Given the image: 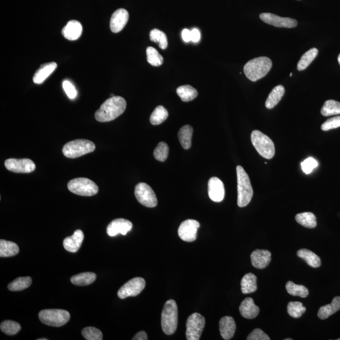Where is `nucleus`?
I'll use <instances>...</instances> for the list:
<instances>
[{"label": "nucleus", "instance_id": "c85d7f7f", "mask_svg": "<svg viewBox=\"0 0 340 340\" xmlns=\"http://www.w3.org/2000/svg\"><path fill=\"white\" fill-rule=\"evenodd\" d=\"M297 255L299 257L305 260L309 266L313 267V268H317L322 264V261L319 256L310 250L301 249L298 251Z\"/></svg>", "mask_w": 340, "mask_h": 340}, {"label": "nucleus", "instance_id": "a19ab883", "mask_svg": "<svg viewBox=\"0 0 340 340\" xmlns=\"http://www.w3.org/2000/svg\"><path fill=\"white\" fill-rule=\"evenodd\" d=\"M306 308L300 302H290L288 306V314L294 318H299L305 313Z\"/></svg>", "mask_w": 340, "mask_h": 340}, {"label": "nucleus", "instance_id": "393cba45", "mask_svg": "<svg viewBox=\"0 0 340 340\" xmlns=\"http://www.w3.org/2000/svg\"><path fill=\"white\" fill-rule=\"evenodd\" d=\"M257 277L252 273H249L242 277L241 281V289L242 294L253 293L257 290Z\"/></svg>", "mask_w": 340, "mask_h": 340}, {"label": "nucleus", "instance_id": "39448f33", "mask_svg": "<svg viewBox=\"0 0 340 340\" xmlns=\"http://www.w3.org/2000/svg\"><path fill=\"white\" fill-rule=\"evenodd\" d=\"M96 145L87 139H76L69 142L64 146L63 155L68 158H77L93 152Z\"/></svg>", "mask_w": 340, "mask_h": 340}, {"label": "nucleus", "instance_id": "ddd939ff", "mask_svg": "<svg viewBox=\"0 0 340 340\" xmlns=\"http://www.w3.org/2000/svg\"><path fill=\"white\" fill-rule=\"evenodd\" d=\"M199 228L200 223L196 220H186L178 228V236L184 241H194L197 239V230Z\"/></svg>", "mask_w": 340, "mask_h": 340}, {"label": "nucleus", "instance_id": "ea45409f", "mask_svg": "<svg viewBox=\"0 0 340 340\" xmlns=\"http://www.w3.org/2000/svg\"><path fill=\"white\" fill-rule=\"evenodd\" d=\"M0 329L7 335L12 336L17 334L21 330V326L19 323L13 320H5L0 325Z\"/></svg>", "mask_w": 340, "mask_h": 340}, {"label": "nucleus", "instance_id": "603ef678", "mask_svg": "<svg viewBox=\"0 0 340 340\" xmlns=\"http://www.w3.org/2000/svg\"><path fill=\"white\" fill-rule=\"evenodd\" d=\"M338 63H339V65H340V54H339V56L338 58Z\"/></svg>", "mask_w": 340, "mask_h": 340}, {"label": "nucleus", "instance_id": "473e14b6", "mask_svg": "<svg viewBox=\"0 0 340 340\" xmlns=\"http://www.w3.org/2000/svg\"><path fill=\"white\" fill-rule=\"evenodd\" d=\"M295 220L302 225L303 226L307 228H314L317 225L316 217L312 213H303L297 214Z\"/></svg>", "mask_w": 340, "mask_h": 340}, {"label": "nucleus", "instance_id": "6ab92c4d", "mask_svg": "<svg viewBox=\"0 0 340 340\" xmlns=\"http://www.w3.org/2000/svg\"><path fill=\"white\" fill-rule=\"evenodd\" d=\"M84 239V234L82 230L75 231L73 235L67 237L63 241V246L65 250L71 253H76L82 246Z\"/></svg>", "mask_w": 340, "mask_h": 340}, {"label": "nucleus", "instance_id": "6e6d98bb", "mask_svg": "<svg viewBox=\"0 0 340 340\" xmlns=\"http://www.w3.org/2000/svg\"><path fill=\"white\" fill-rule=\"evenodd\" d=\"M292 72H291V73L290 74V77H292Z\"/></svg>", "mask_w": 340, "mask_h": 340}, {"label": "nucleus", "instance_id": "8fccbe9b", "mask_svg": "<svg viewBox=\"0 0 340 340\" xmlns=\"http://www.w3.org/2000/svg\"><path fill=\"white\" fill-rule=\"evenodd\" d=\"M182 37L184 42L189 43L191 41V32L190 30L185 29L182 30Z\"/></svg>", "mask_w": 340, "mask_h": 340}, {"label": "nucleus", "instance_id": "4c0bfd02", "mask_svg": "<svg viewBox=\"0 0 340 340\" xmlns=\"http://www.w3.org/2000/svg\"><path fill=\"white\" fill-rule=\"evenodd\" d=\"M150 40L158 44L161 49H166L168 47V39L166 35L161 30L155 29L149 33Z\"/></svg>", "mask_w": 340, "mask_h": 340}, {"label": "nucleus", "instance_id": "1a4fd4ad", "mask_svg": "<svg viewBox=\"0 0 340 340\" xmlns=\"http://www.w3.org/2000/svg\"><path fill=\"white\" fill-rule=\"evenodd\" d=\"M205 317L195 313L188 317L186 323V338L188 340H199L205 327Z\"/></svg>", "mask_w": 340, "mask_h": 340}, {"label": "nucleus", "instance_id": "09e8293b", "mask_svg": "<svg viewBox=\"0 0 340 340\" xmlns=\"http://www.w3.org/2000/svg\"><path fill=\"white\" fill-rule=\"evenodd\" d=\"M191 41L193 43H197L200 41V38H201V34H200V32L199 29H195L191 30Z\"/></svg>", "mask_w": 340, "mask_h": 340}, {"label": "nucleus", "instance_id": "58836bf2", "mask_svg": "<svg viewBox=\"0 0 340 340\" xmlns=\"http://www.w3.org/2000/svg\"><path fill=\"white\" fill-rule=\"evenodd\" d=\"M147 61L150 65L157 67L163 63V58L154 47H148L146 49Z\"/></svg>", "mask_w": 340, "mask_h": 340}, {"label": "nucleus", "instance_id": "49530a36", "mask_svg": "<svg viewBox=\"0 0 340 340\" xmlns=\"http://www.w3.org/2000/svg\"><path fill=\"white\" fill-rule=\"evenodd\" d=\"M63 88L64 90H65L67 96H68L69 99L72 100L76 98L77 96L76 88L74 87V85H72L69 81H64L63 83Z\"/></svg>", "mask_w": 340, "mask_h": 340}, {"label": "nucleus", "instance_id": "dca6fc26", "mask_svg": "<svg viewBox=\"0 0 340 340\" xmlns=\"http://www.w3.org/2000/svg\"><path fill=\"white\" fill-rule=\"evenodd\" d=\"M209 196L213 202H222L225 196L224 184L219 178L212 177L208 183Z\"/></svg>", "mask_w": 340, "mask_h": 340}, {"label": "nucleus", "instance_id": "20e7f679", "mask_svg": "<svg viewBox=\"0 0 340 340\" xmlns=\"http://www.w3.org/2000/svg\"><path fill=\"white\" fill-rule=\"evenodd\" d=\"M161 328L167 335H171L177 330L178 326V307L174 300H167L161 313Z\"/></svg>", "mask_w": 340, "mask_h": 340}, {"label": "nucleus", "instance_id": "72a5a7b5", "mask_svg": "<svg viewBox=\"0 0 340 340\" xmlns=\"http://www.w3.org/2000/svg\"><path fill=\"white\" fill-rule=\"evenodd\" d=\"M168 117V111L163 106H158L153 111L150 117V122L153 125H157L162 124Z\"/></svg>", "mask_w": 340, "mask_h": 340}, {"label": "nucleus", "instance_id": "de8ad7c7", "mask_svg": "<svg viewBox=\"0 0 340 340\" xmlns=\"http://www.w3.org/2000/svg\"><path fill=\"white\" fill-rule=\"evenodd\" d=\"M248 340H270V337L260 329L256 328L251 333Z\"/></svg>", "mask_w": 340, "mask_h": 340}, {"label": "nucleus", "instance_id": "2eb2a0df", "mask_svg": "<svg viewBox=\"0 0 340 340\" xmlns=\"http://www.w3.org/2000/svg\"><path fill=\"white\" fill-rule=\"evenodd\" d=\"M129 15L126 10L120 8L114 12L111 16L110 27L111 31L119 33L123 30L129 21Z\"/></svg>", "mask_w": 340, "mask_h": 340}, {"label": "nucleus", "instance_id": "b1692460", "mask_svg": "<svg viewBox=\"0 0 340 340\" xmlns=\"http://www.w3.org/2000/svg\"><path fill=\"white\" fill-rule=\"evenodd\" d=\"M339 310L340 297L336 296L334 298L332 302L330 305L322 306L320 308L317 316L320 319H326Z\"/></svg>", "mask_w": 340, "mask_h": 340}, {"label": "nucleus", "instance_id": "412c9836", "mask_svg": "<svg viewBox=\"0 0 340 340\" xmlns=\"http://www.w3.org/2000/svg\"><path fill=\"white\" fill-rule=\"evenodd\" d=\"M83 27L80 22L77 21H71L68 22L66 26L62 30V34L66 40L76 41L82 35Z\"/></svg>", "mask_w": 340, "mask_h": 340}, {"label": "nucleus", "instance_id": "f3484780", "mask_svg": "<svg viewBox=\"0 0 340 340\" xmlns=\"http://www.w3.org/2000/svg\"><path fill=\"white\" fill-rule=\"evenodd\" d=\"M133 224L125 219H117L111 221L107 228V235L110 237L116 236L119 234L126 235L132 230Z\"/></svg>", "mask_w": 340, "mask_h": 340}, {"label": "nucleus", "instance_id": "c03bdc74", "mask_svg": "<svg viewBox=\"0 0 340 340\" xmlns=\"http://www.w3.org/2000/svg\"><path fill=\"white\" fill-rule=\"evenodd\" d=\"M318 166V163L313 158H308L301 163L303 171L306 174H310L314 168Z\"/></svg>", "mask_w": 340, "mask_h": 340}, {"label": "nucleus", "instance_id": "864d4df0", "mask_svg": "<svg viewBox=\"0 0 340 340\" xmlns=\"http://www.w3.org/2000/svg\"><path fill=\"white\" fill-rule=\"evenodd\" d=\"M38 340H47L46 338H41V339H38Z\"/></svg>", "mask_w": 340, "mask_h": 340}, {"label": "nucleus", "instance_id": "4468645a", "mask_svg": "<svg viewBox=\"0 0 340 340\" xmlns=\"http://www.w3.org/2000/svg\"><path fill=\"white\" fill-rule=\"evenodd\" d=\"M260 18L265 23L276 27L294 28L297 26V22L295 19L281 17V16L270 13L260 14Z\"/></svg>", "mask_w": 340, "mask_h": 340}, {"label": "nucleus", "instance_id": "c756f323", "mask_svg": "<svg viewBox=\"0 0 340 340\" xmlns=\"http://www.w3.org/2000/svg\"><path fill=\"white\" fill-rule=\"evenodd\" d=\"M97 275L94 273L85 272L72 276L71 281L74 285L85 286L93 283L96 280Z\"/></svg>", "mask_w": 340, "mask_h": 340}, {"label": "nucleus", "instance_id": "0eeeda50", "mask_svg": "<svg viewBox=\"0 0 340 340\" xmlns=\"http://www.w3.org/2000/svg\"><path fill=\"white\" fill-rule=\"evenodd\" d=\"M41 322L53 327H61L70 319L69 312L63 309H45L39 314Z\"/></svg>", "mask_w": 340, "mask_h": 340}, {"label": "nucleus", "instance_id": "7c9ffc66", "mask_svg": "<svg viewBox=\"0 0 340 340\" xmlns=\"http://www.w3.org/2000/svg\"><path fill=\"white\" fill-rule=\"evenodd\" d=\"M177 93L183 102H188L196 98L198 91L191 85H183L177 89Z\"/></svg>", "mask_w": 340, "mask_h": 340}, {"label": "nucleus", "instance_id": "a18cd8bd", "mask_svg": "<svg viewBox=\"0 0 340 340\" xmlns=\"http://www.w3.org/2000/svg\"><path fill=\"white\" fill-rule=\"evenodd\" d=\"M340 127V116L329 119L322 125V129L328 131Z\"/></svg>", "mask_w": 340, "mask_h": 340}, {"label": "nucleus", "instance_id": "bb28decb", "mask_svg": "<svg viewBox=\"0 0 340 340\" xmlns=\"http://www.w3.org/2000/svg\"><path fill=\"white\" fill-rule=\"evenodd\" d=\"M193 127L189 125H184L178 132V139L183 149L191 148L192 138L193 135Z\"/></svg>", "mask_w": 340, "mask_h": 340}, {"label": "nucleus", "instance_id": "9d476101", "mask_svg": "<svg viewBox=\"0 0 340 340\" xmlns=\"http://www.w3.org/2000/svg\"><path fill=\"white\" fill-rule=\"evenodd\" d=\"M135 193L138 201L145 207L153 208L157 205V197L155 192L147 184H138L136 186Z\"/></svg>", "mask_w": 340, "mask_h": 340}, {"label": "nucleus", "instance_id": "f03ea898", "mask_svg": "<svg viewBox=\"0 0 340 340\" xmlns=\"http://www.w3.org/2000/svg\"><path fill=\"white\" fill-rule=\"evenodd\" d=\"M272 67V62L267 57L254 58L248 62L244 66V72L246 77L252 82L263 79L269 73Z\"/></svg>", "mask_w": 340, "mask_h": 340}, {"label": "nucleus", "instance_id": "aec40b11", "mask_svg": "<svg viewBox=\"0 0 340 340\" xmlns=\"http://www.w3.org/2000/svg\"><path fill=\"white\" fill-rule=\"evenodd\" d=\"M236 330V323L232 317L224 316L220 320L219 331L223 339L230 340L232 338Z\"/></svg>", "mask_w": 340, "mask_h": 340}, {"label": "nucleus", "instance_id": "f8f14e48", "mask_svg": "<svg viewBox=\"0 0 340 340\" xmlns=\"http://www.w3.org/2000/svg\"><path fill=\"white\" fill-rule=\"evenodd\" d=\"M5 166L8 171L16 174H29L35 169L36 166L33 161L30 159H8L5 162Z\"/></svg>", "mask_w": 340, "mask_h": 340}, {"label": "nucleus", "instance_id": "5701e85b", "mask_svg": "<svg viewBox=\"0 0 340 340\" xmlns=\"http://www.w3.org/2000/svg\"><path fill=\"white\" fill-rule=\"evenodd\" d=\"M57 66V64L54 62L42 65L33 76V82L35 84H41L54 72Z\"/></svg>", "mask_w": 340, "mask_h": 340}, {"label": "nucleus", "instance_id": "c9c22d12", "mask_svg": "<svg viewBox=\"0 0 340 340\" xmlns=\"http://www.w3.org/2000/svg\"><path fill=\"white\" fill-rule=\"evenodd\" d=\"M32 281V278L30 277H19L8 284V288L13 292L23 291L29 288Z\"/></svg>", "mask_w": 340, "mask_h": 340}, {"label": "nucleus", "instance_id": "4d7b16f0", "mask_svg": "<svg viewBox=\"0 0 340 340\" xmlns=\"http://www.w3.org/2000/svg\"><path fill=\"white\" fill-rule=\"evenodd\" d=\"M338 340H340V338H338Z\"/></svg>", "mask_w": 340, "mask_h": 340}, {"label": "nucleus", "instance_id": "423d86ee", "mask_svg": "<svg viewBox=\"0 0 340 340\" xmlns=\"http://www.w3.org/2000/svg\"><path fill=\"white\" fill-rule=\"evenodd\" d=\"M251 139L253 146L262 157L270 160L274 157L275 145L269 136L260 131L255 130L253 131Z\"/></svg>", "mask_w": 340, "mask_h": 340}, {"label": "nucleus", "instance_id": "7ed1b4c3", "mask_svg": "<svg viewBox=\"0 0 340 340\" xmlns=\"http://www.w3.org/2000/svg\"><path fill=\"white\" fill-rule=\"evenodd\" d=\"M238 180V205L246 207L249 204L253 196V191L249 175L241 166L236 167Z\"/></svg>", "mask_w": 340, "mask_h": 340}, {"label": "nucleus", "instance_id": "4be33fe9", "mask_svg": "<svg viewBox=\"0 0 340 340\" xmlns=\"http://www.w3.org/2000/svg\"><path fill=\"white\" fill-rule=\"evenodd\" d=\"M239 312L241 316L247 319H254L260 313V309L254 303L251 297L246 298L239 306Z\"/></svg>", "mask_w": 340, "mask_h": 340}, {"label": "nucleus", "instance_id": "e433bc0d", "mask_svg": "<svg viewBox=\"0 0 340 340\" xmlns=\"http://www.w3.org/2000/svg\"><path fill=\"white\" fill-rule=\"evenodd\" d=\"M286 290L290 295L294 296H299L300 297H307L309 295V291L305 286L297 285L291 281H289L286 284Z\"/></svg>", "mask_w": 340, "mask_h": 340}, {"label": "nucleus", "instance_id": "6e6552de", "mask_svg": "<svg viewBox=\"0 0 340 340\" xmlns=\"http://www.w3.org/2000/svg\"><path fill=\"white\" fill-rule=\"evenodd\" d=\"M68 188L72 193L80 196L91 197L99 192V186L86 178H77L69 181Z\"/></svg>", "mask_w": 340, "mask_h": 340}, {"label": "nucleus", "instance_id": "f704fd0d", "mask_svg": "<svg viewBox=\"0 0 340 340\" xmlns=\"http://www.w3.org/2000/svg\"><path fill=\"white\" fill-rule=\"evenodd\" d=\"M320 113L325 117L339 115L340 114V103L333 100H329L325 102Z\"/></svg>", "mask_w": 340, "mask_h": 340}, {"label": "nucleus", "instance_id": "cd10ccee", "mask_svg": "<svg viewBox=\"0 0 340 340\" xmlns=\"http://www.w3.org/2000/svg\"><path fill=\"white\" fill-rule=\"evenodd\" d=\"M19 248L15 242L6 241L5 239L0 240V256L1 257H11L18 254Z\"/></svg>", "mask_w": 340, "mask_h": 340}, {"label": "nucleus", "instance_id": "5fc2aeb1", "mask_svg": "<svg viewBox=\"0 0 340 340\" xmlns=\"http://www.w3.org/2000/svg\"><path fill=\"white\" fill-rule=\"evenodd\" d=\"M284 340H292V338H286V339H284Z\"/></svg>", "mask_w": 340, "mask_h": 340}, {"label": "nucleus", "instance_id": "37998d69", "mask_svg": "<svg viewBox=\"0 0 340 340\" xmlns=\"http://www.w3.org/2000/svg\"><path fill=\"white\" fill-rule=\"evenodd\" d=\"M82 335L87 340H102L103 334L99 329L94 327H86L82 330Z\"/></svg>", "mask_w": 340, "mask_h": 340}, {"label": "nucleus", "instance_id": "f257e3e1", "mask_svg": "<svg viewBox=\"0 0 340 340\" xmlns=\"http://www.w3.org/2000/svg\"><path fill=\"white\" fill-rule=\"evenodd\" d=\"M127 104L124 98L119 96L111 97L101 105L95 114L97 121L107 122L118 118L124 112Z\"/></svg>", "mask_w": 340, "mask_h": 340}, {"label": "nucleus", "instance_id": "a878e982", "mask_svg": "<svg viewBox=\"0 0 340 340\" xmlns=\"http://www.w3.org/2000/svg\"><path fill=\"white\" fill-rule=\"evenodd\" d=\"M285 93V88L282 85H278L270 92L266 102V106L268 109H272L277 105Z\"/></svg>", "mask_w": 340, "mask_h": 340}, {"label": "nucleus", "instance_id": "3c124183", "mask_svg": "<svg viewBox=\"0 0 340 340\" xmlns=\"http://www.w3.org/2000/svg\"><path fill=\"white\" fill-rule=\"evenodd\" d=\"M147 339L148 338H147V334L144 331H139L133 338V340H147Z\"/></svg>", "mask_w": 340, "mask_h": 340}, {"label": "nucleus", "instance_id": "a211bd4d", "mask_svg": "<svg viewBox=\"0 0 340 340\" xmlns=\"http://www.w3.org/2000/svg\"><path fill=\"white\" fill-rule=\"evenodd\" d=\"M272 260L271 253L266 250H256L251 255L253 266L256 269H263L269 266Z\"/></svg>", "mask_w": 340, "mask_h": 340}, {"label": "nucleus", "instance_id": "9b49d317", "mask_svg": "<svg viewBox=\"0 0 340 340\" xmlns=\"http://www.w3.org/2000/svg\"><path fill=\"white\" fill-rule=\"evenodd\" d=\"M145 286H146V281L143 278H134L128 281L119 290L118 296L121 299L129 297L137 296L143 291Z\"/></svg>", "mask_w": 340, "mask_h": 340}, {"label": "nucleus", "instance_id": "79ce46f5", "mask_svg": "<svg viewBox=\"0 0 340 340\" xmlns=\"http://www.w3.org/2000/svg\"><path fill=\"white\" fill-rule=\"evenodd\" d=\"M169 154V147L168 145L164 142H161L158 144L154 150V157L156 160L161 161H165Z\"/></svg>", "mask_w": 340, "mask_h": 340}, {"label": "nucleus", "instance_id": "2f4dec72", "mask_svg": "<svg viewBox=\"0 0 340 340\" xmlns=\"http://www.w3.org/2000/svg\"><path fill=\"white\" fill-rule=\"evenodd\" d=\"M317 54H318V50L316 48H312L305 52L298 62L297 67L298 70L303 71L307 68L317 57Z\"/></svg>", "mask_w": 340, "mask_h": 340}]
</instances>
